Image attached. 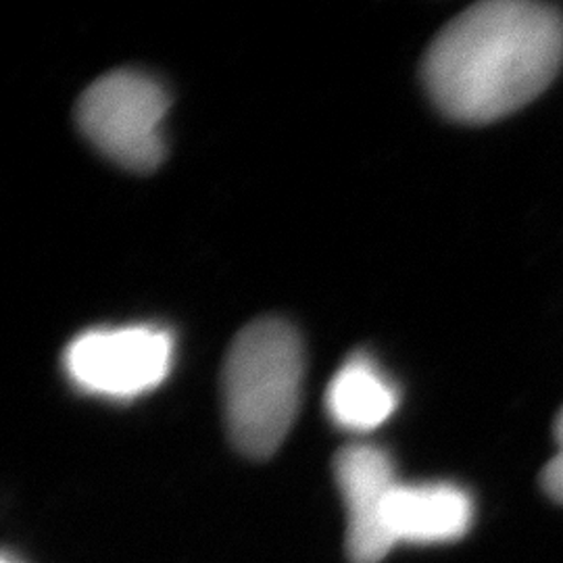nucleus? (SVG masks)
Wrapping results in <instances>:
<instances>
[{
  "mask_svg": "<svg viewBox=\"0 0 563 563\" xmlns=\"http://www.w3.org/2000/svg\"><path fill=\"white\" fill-rule=\"evenodd\" d=\"M563 65V18L532 0H486L449 21L423 57V86L449 120L483 125L541 97Z\"/></svg>",
  "mask_w": 563,
  "mask_h": 563,
  "instance_id": "nucleus-1",
  "label": "nucleus"
},
{
  "mask_svg": "<svg viewBox=\"0 0 563 563\" xmlns=\"http://www.w3.org/2000/svg\"><path fill=\"white\" fill-rule=\"evenodd\" d=\"M302 342L284 320L263 318L234 339L223 363V411L234 444L249 457L272 455L301 401Z\"/></svg>",
  "mask_w": 563,
  "mask_h": 563,
  "instance_id": "nucleus-2",
  "label": "nucleus"
},
{
  "mask_svg": "<svg viewBox=\"0 0 563 563\" xmlns=\"http://www.w3.org/2000/svg\"><path fill=\"white\" fill-rule=\"evenodd\" d=\"M169 97L159 81L142 71L120 69L95 81L78 101L81 134L111 162L151 172L165 157L163 121Z\"/></svg>",
  "mask_w": 563,
  "mask_h": 563,
  "instance_id": "nucleus-3",
  "label": "nucleus"
},
{
  "mask_svg": "<svg viewBox=\"0 0 563 563\" xmlns=\"http://www.w3.org/2000/svg\"><path fill=\"white\" fill-rule=\"evenodd\" d=\"M172 363V334L148 323L81 332L63 357L71 383L107 399H134L151 393L167 378Z\"/></svg>",
  "mask_w": 563,
  "mask_h": 563,
  "instance_id": "nucleus-4",
  "label": "nucleus"
},
{
  "mask_svg": "<svg viewBox=\"0 0 563 563\" xmlns=\"http://www.w3.org/2000/svg\"><path fill=\"white\" fill-rule=\"evenodd\" d=\"M336 481L346 507V543L355 563L383 562L395 547L388 534V504L397 488L395 465L383 449L353 444L336 460Z\"/></svg>",
  "mask_w": 563,
  "mask_h": 563,
  "instance_id": "nucleus-5",
  "label": "nucleus"
},
{
  "mask_svg": "<svg viewBox=\"0 0 563 563\" xmlns=\"http://www.w3.org/2000/svg\"><path fill=\"white\" fill-rule=\"evenodd\" d=\"M472 499L453 484H397L388 504V534L397 543H451L472 523Z\"/></svg>",
  "mask_w": 563,
  "mask_h": 563,
  "instance_id": "nucleus-6",
  "label": "nucleus"
},
{
  "mask_svg": "<svg viewBox=\"0 0 563 563\" xmlns=\"http://www.w3.org/2000/svg\"><path fill=\"white\" fill-rule=\"evenodd\" d=\"M397 402V388L365 355H355L344 363L325 395L332 422L351 432L376 430L395 413Z\"/></svg>",
  "mask_w": 563,
  "mask_h": 563,
  "instance_id": "nucleus-7",
  "label": "nucleus"
},
{
  "mask_svg": "<svg viewBox=\"0 0 563 563\" xmlns=\"http://www.w3.org/2000/svg\"><path fill=\"white\" fill-rule=\"evenodd\" d=\"M553 434L558 443V453L544 465L541 472V486L549 499L563 505V407L555 418Z\"/></svg>",
  "mask_w": 563,
  "mask_h": 563,
  "instance_id": "nucleus-8",
  "label": "nucleus"
},
{
  "mask_svg": "<svg viewBox=\"0 0 563 563\" xmlns=\"http://www.w3.org/2000/svg\"><path fill=\"white\" fill-rule=\"evenodd\" d=\"M2 563H18V562H11V560H9V558H4V560H2Z\"/></svg>",
  "mask_w": 563,
  "mask_h": 563,
  "instance_id": "nucleus-9",
  "label": "nucleus"
}]
</instances>
